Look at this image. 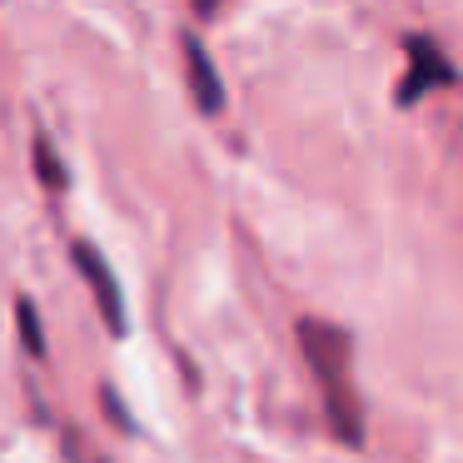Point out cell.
Segmentation results:
<instances>
[{
	"mask_svg": "<svg viewBox=\"0 0 463 463\" xmlns=\"http://www.w3.org/2000/svg\"><path fill=\"white\" fill-rule=\"evenodd\" d=\"M299 344H304V359H309V369H314V383H319L329 429L339 433L344 443H364V409H359V389H354V379H349V364H354L349 329L324 324V319H304Z\"/></svg>",
	"mask_w": 463,
	"mask_h": 463,
	"instance_id": "6da1fadb",
	"label": "cell"
},
{
	"mask_svg": "<svg viewBox=\"0 0 463 463\" xmlns=\"http://www.w3.org/2000/svg\"><path fill=\"white\" fill-rule=\"evenodd\" d=\"M75 269L85 274V284L95 289V304H100V319L105 329L115 334V339H125L130 334V319H125V299H120V279L110 274V264H105V254L95 250L90 240H75Z\"/></svg>",
	"mask_w": 463,
	"mask_h": 463,
	"instance_id": "7a4b0ae2",
	"label": "cell"
},
{
	"mask_svg": "<svg viewBox=\"0 0 463 463\" xmlns=\"http://www.w3.org/2000/svg\"><path fill=\"white\" fill-rule=\"evenodd\" d=\"M403 55H409V75L399 80V95H393L399 105H419L433 85H453V80H458V71L443 61V51L429 41V35H409V41H403Z\"/></svg>",
	"mask_w": 463,
	"mask_h": 463,
	"instance_id": "3957f363",
	"label": "cell"
},
{
	"mask_svg": "<svg viewBox=\"0 0 463 463\" xmlns=\"http://www.w3.org/2000/svg\"><path fill=\"white\" fill-rule=\"evenodd\" d=\"M184 71H190V90H194L200 115H220L224 110V85H220L210 55H204V45L194 41V35H184Z\"/></svg>",
	"mask_w": 463,
	"mask_h": 463,
	"instance_id": "277c9868",
	"label": "cell"
},
{
	"mask_svg": "<svg viewBox=\"0 0 463 463\" xmlns=\"http://www.w3.org/2000/svg\"><path fill=\"white\" fill-rule=\"evenodd\" d=\"M15 319H21V339H25V349L41 359L45 354V339H41V319H35V304L31 299H15Z\"/></svg>",
	"mask_w": 463,
	"mask_h": 463,
	"instance_id": "5b68a950",
	"label": "cell"
},
{
	"mask_svg": "<svg viewBox=\"0 0 463 463\" xmlns=\"http://www.w3.org/2000/svg\"><path fill=\"white\" fill-rule=\"evenodd\" d=\"M35 165H41V180L51 184V190H65V170H61V160H55V150H51V140H35Z\"/></svg>",
	"mask_w": 463,
	"mask_h": 463,
	"instance_id": "8992f818",
	"label": "cell"
},
{
	"mask_svg": "<svg viewBox=\"0 0 463 463\" xmlns=\"http://www.w3.org/2000/svg\"><path fill=\"white\" fill-rule=\"evenodd\" d=\"M224 5H230V0H190V11L200 15V21H210V15H220Z\"/></svg>",
	"mask_w": 463,
	"mask_h": 463,
	"instance_id": "52a82bcc",
	"label": "cell"
}]
</instances>
